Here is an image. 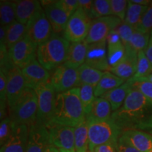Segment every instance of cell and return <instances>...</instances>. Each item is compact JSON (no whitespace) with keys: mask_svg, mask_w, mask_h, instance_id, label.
<instances>
[{"mask_svg":"<svg viewBox=\"0 0 152 152\" xmlns=\"http://www.w3.org/2000/svg\"><path fill=\"white\" fill-rule=\"evenodd\" d=\"M85 120L86 114L80 98L79 87L56 94L50 122L75 128Z\"/></svg>","mask_w":152,"mask_h":152,"instance_id":"7a4b0ae2","label":"cell"},{"mask_svg":"<svg viewBox=\"0 0 152 152\" xmlns=\"http://www.w3.org/2000/svg\"><path fill=\"white\" fill-rule=\"evenodd\" d=\"M77 71L80 86L88 85L95 87L98 85L104 73V72L87 65L85 63L77 68Z\"/></svg>","mask_w":152,"mask_h":152,"instance_id":"484cf974","label":"cell"},{"mask_svg":"<svg viewBox=\"0 0 152 152\" xmlns=\"http://www.w3.org/2000/svg\"><path fill=\"white\" fill-rule=\"evenodd\" d=\"M44 10L41 2L36 0L16 1V21L27 25Z\"/></svg>","mask_w":152,"mask_h":152,"instance_id":"ffe728a7","label":"cell"},{"mask_svg":"<svg viewBox=\"0 0 152 152\" xmlns=\"http://www.w3.org/2000/svg\"><path fill=\"white\" fill-rule=\"evenodd\" d=\"M122 22L123 20L114 16L94 19L85 41L89 45L106 40L110 33L116 29Z\"/></svg>","mask_w":152,"mask_h":152,"instance_id":"30bf717a","label":"cell"},{"mask_svg":"<svg viewBox=\"0 0 152 152\" xmlns=\"http://www.w3.org/2000/svg\"><path fill=\"white\" fill-rule=\"evenodd\" d=\"M148 7L132 3L130 1H128V9H127L124 22L132 26L133 28H136L143 17L144 13L147 11Z\"/></svg>","mask_w":152,"mask_h":152,"instance_id":"f546056e","label":"cell"},{"mask_svg":"<svg viewBox=\"0 0 152 152\" xmlns=\"http://www.w3.org/2000/svg\"><path fill=\"white\" fill-rule=\"evenodd\" d=\"M112 108L109 101L103 97H97L93 102L90 111L86 115L87 121H102L111 119Z\"/></svg>","mask_w":152,"mask_h":152,"instance_id":"603a6c76","label":"cell"},{"mask_svg":"<svg viewBox=\"0 0 152 152\" xmlns=\"http://www.w3.org/2000/svg\"><path fill=\"white\" fill-rule=\"evenodd\" d=\"M85 64L103 72L111 71L108 61V49L106 40L89 44Z\"/></svg>","mask_w":152,"mask_h":152,"instance_id":"5bb4252c","label":"cell"},{"mask_svg":"<svg viewBox=\"0 0 152 152\" xmlns=\"http://www.w3.org/2000/svg\"><path fill=\"white\" fill-rule=\"evenodd\" d=\"M150 33H142L137 30H134L128 46L136 52H145L149 42ZM128 46V45H127Z\"/></svg>","mask_w":152,"mask_h":152,"instance_id":"836d02e7","label":"cell"},{"mask_svg":"<svg viewBox=\"0 0 152 152\" xmlns=\"http://www.w3.org/2000/svg\"><path fill=\"white\" fill-rule=\"evenodd\" d=\"M125 80L118 77L110 71L104 72L103 76L94 88V94L96 98L101 97L106 93L117 88L124 84Z\"/></svg>","mask_w":152,"mask_h":152,"instance_id":"d4e9b609","label":"cell"},{"mask_svg":"<svg viewBox=\"0 0 152 152\" xmlns=\"http://www.w3.org/2000/svg\"><path fill=\"white\" fill-rule=\"evenodd\" d=\"M60 152H71V151H66V150H61L59 149Z\"/></svg>","mask_w":152,"mask_h":152,"instance_id":"681fc988","label":"cell"},{"mask_svg":"<svg viewBox=\"0 0 152 152\" xmlns=\"http://www.w3.org/2000/svg\"><path fill=\"white\" fill-rule=\"evenodd\" d=\"M89 126V151L93 152L95 147L102 144L117 143L123 130L111 118L107 121H87Z\"/></svg>","mask_w":152,"mask_h":152,"instance_id":"5b68a950","label":"cell"},{"mask_svg":"<svg viewBox=\"0 0 152 152\" xmlns=\"http://www.w3.org/2000/svg\"><path fill=\"white\" fill-rule=\"evenodd\" d=\"M4 73L7 77V104L9 108L25 90L26 85L20 68L13 65Z\"/></svg>","mask_w":152,"mask_h":152,"instance_id":"9a60e30c","label":"cell"},{"mask_svg":"<svg viewBox=\"0 0 152 152\" xmlns=\"http://www.w3.org/2000/svg\"><path fill=\"white\" fill-rule=\"evenodd\" d=\"M27 27L26 36L37 46L49 39L54 33L44 10L27 25Z\"/></svg>","mask_w":152,"mask_h":152,"instance_id":"7c38bea8","label":"cell"},{"mask_svg":"<svg viewBox=\"0 0 152 152\" xmlns=\"http://www.w3.org/2000/svg\"><path fill=\"white\" fill-rule=\"evenodd\" d=\"M75 152L89 151V126L87 120L76 126L74 132Z\"/></svg>","mask_w":152,"mask_h":152,"instance_id":"4316f807","label":"cell"},{"mask_svg":"<svg viewBox=\"0 0 152 152\" xmlns=\"http://www.w3.org/2000/svg\"><path fill=\"white\" fill-rule=\"evenodd\" d=\"M80 98L84 108L86 115L90 113L93 102L96 97L94 94L95 87L88 85H83L79 87Z\"/></svg>","mask_w":152,"mask_h":152,"instance_id":"d6a6232c","label":"cell"},{"mask_svg":"<svg viewBox=\"0 0 152 152\" xmlns=\"http://www.w3.org/2000/svg\"><path fill=\"white\" fill-rule=\"evenodd\" d=\"M37 45L26 36L9 49V59L13 65L21 69L37 58Z\"/></svg>","mask_w":152,"mask_h":152,"instance_id":"8fae6325","label":"cell"},{"mask_svg":"<svg viewBox=\"0 0 152 152\" xmlns=\"http://www.w3.org/2000/svg\"><path fill=\"white\" fill-rule=\"evenodd\" d=\"M129 81V80H128ZM132 83V89L138 90L142 94L152 101V83L149 81H134Z\"/></svg>","mask_w":152,"mask_h":152,"instance_id":"ab89813d","label":"cell"},{"mask_svg":"<svg viewBox=\"0 0 152 152\" xmlns=\"http://www.w3.org/2000/svg\"><path fill=\"white\" fill-rule=\"evenodd\" d=\"M70 44L64 37L53 33L49 39L37 46V59L47 71H52L65 63Z\"/></svg>","mask_w":152,"mask_h":152,"instance_id":"3957f363","label":"cell"},{"mask_svg":"<svg viewBox=\"0 0 152 152\" xmlns=\"http://www.w3.org/2000/svg\"><path fill=\"white\" fill-rule=\"evenodd\" d=\"M132 90V83L127 80L124 84L117 88L109 91V92L106 93L101 97H103L109 101V103L111 104L112 111L114 112L119 109L123 106L125 99L127 98L128 94Z\"/></svg>","mask_w":152,"mask_h":152,"instance_id":"cb8c5ba5","label":"cell"},{"mask_svg":"<svg viewBox=\"0 0 152 152\" xmlns=\"http://www.w3.org/2000/svg\"><path fill=\"white\" fill-rule=\"evenodd\" d=\"M149 132L150 133V134H152V130H150V131H149Z\"/></svg>","mask_w":152,"mask_h":152,"instance_id":"f907efd6","label":"cell"},{"mask_svg":"<svg viewBox=\"0 0 152 152\" xmlns=\"http://www.w3.org/2000/svg\"><path fill=\"white\" fill-rule=\"evenodd\" d=\"M142 33H150L152 30V1L135 28Z\"/></svg>","mask_w":152,"mask_h":152,"instance_id":"74e56055","label":"cell"},{"mask_svg":"<svg viewBox=\"0 0 152 152\" xmlns=\"http://www.w3.org/2000/svg\"><path fill=\"white\" fill-rule=\"evenodd\" d=\"M132 3L136 4L142 5V6H149L151 1L150 0H130Z\"/></svg>","mask_w":152,"mask_h":152,"instance_id":"bcb514c9","label":"cell"},{"mask_svg":"<svg viewBox=\"0 0 152 152\" xmlns=\"http://www.w3.org/2000/svg\"><path fill=\"white\" fill-rule=\"evenodd\" d=\"M16 20V1L1 0L0 1L1 26L7 27Z\"/></svg>","mask_w":152,"mask_h":152,"instance_id":"f1b7e54d","label":"cell"},{"mask_svg":"<svg viewBox=\"0 0 152 152\" xmlns=\"http://www.w3.org/2000/svg\"><path fill=\"white\" fill-rule=\"evenodd\" d=\"M149 152H152V150H151V151H149Z\"/></svg>","mask_w":152,"mask_h":152,"instance_id":"816d5d0a","label":"cell"},{"mask_svg":"<svg viewBox=\"0 0 152 152\" xmlns=\"http://www.w3.org/2000/svg\"><path fill=\"white\" fill-rule=\"evenodd\" d=\"M137 61L138 52L128 45L125 47L123 58L116 66L111 68L110 72L125 81L128 80L136 73Z\"/></svg>","mask_w":152,"mask_h":152,"instance_id":"ac0fdd59","label":"cell"},{"mask_svg":"<svg viewBox=\"0 0 152 152\" xmlns=\"http://www.w3.org/2000/svg\"><path fill=\"white\" fill-rule=\"evenodd\" d=\"M50 145L49 132L45 125L35 123L29 126L26 152H46Z\"/></svg>","mask_w":152,"mask_h":152,"instance_id":"e0dca14e","label":"cell"},{"mask_svg":"<svg viewBox=\"0 0 152 152\" xmlns=\"http://www.w3.org/2000/svg\"><path fill=\"white\" fill-rule=\"evenodd\" d=\"M35 91L38 104L36 123L45 125L52 118L56 92L49 81L37 87Z\"/></svg>","mask_w":152,"mask_h":152,"instance_id":"52a82bcc","label":"cell"},{"mask_svg":"<svg viewBox=\"0 0 152 152\" xmlns=\"http://www.w3.org/2000/svg\"><path fill=\"white\" fill-rule=\"evenodd\" d=\"M117 152H141L132 145L127 139L121 135L116 144Z\"/></svg>","mask_w":152,"mask_h":152,"instance_id":"60d3db41","label":"cell"},{"mask_svg":"<svg viewBox=\"0 0 152 152\" xmlns=\"http://www.w3.org/2000/svg\"><path fill=\"white\" fill-rule=\"evenodd\" d=\"M134 30H135V28H133L132 26H130V25L126 23L124 21H123L122 23L116 28L117 32L118 33L121 41H122L125 47H126L130 43Z\"/></svg>","mask_w":152,"mask_h":152,"instance_id":"f35d334b","label":"cell"},{"mask_svg":"<svg viewBox=\"0 0 152 152\" xmlns=\"http://www.w3.org/2000/svg\"><path fill=\"white\" fill-rule=\"evenodd\" d=\"M46 152H60V151H59V149H58L57 148L50 145L48 147V149H47Z\"/></svg>","mask_w":152,"mask_h":152,"instance_id":"7dc6e473","label":"cell"},{"mask_svg":"<svg viewBox=\"0 0 152 152\" xmlns=\"http://www.w3.org/2000/svg\"><path fill=\"white\" fill-rule=\"evenodd\" d=\"M137 81H149V82H150V83H152V73L150 74V75H148L147 77H144V78L138 80H137Z\"/></svg>","mask_w":152,"mask_h":152,"instance_id":"c3c4849f","label":"cell"},{"mask_svg":"<svg viewBox=\"0 0 152 152\" xmlns=\"http://www.w3.org/2000/svg\"><path fill=\"white\" fill-rule=\"evenodd\" d=\"M88 45L85 40L77 42H71L64 64L77 69L84 64L86 60Z\"/></svg>","mask_w":152,"mask_h":152,"instance_id":"44dd1931","label":"cell"},{"mask_svg":"<svg viewBox=\"0 0 152 152\" xmlns=\"http://www.w3.org/2000/svg\"><path fill=\"white\" fill-rule=\"evenodd\" d=\"M61 7L71 16L78 9V0H58Z\"/></svg>","mask_w":152,"mask_h":152,"instance_id":"b9f144b4","label":"cell"},{"mask_svg":"<svg viewBox=\"0 0 152 152\" xmlns=\"http://www.w3.org/2000/svg\"><path fill=\"white\" fill-rule=\"evenodd\" d=\"M29 127L26 125H15L10 137L1 147L0 152H26Z\"/></svg>","mask_w":152,"mask_h":152,"instance_id":"d6986e66","label":"cell"},{"mask_svg":"<svg viewBox=\"0 0 152 152\" xmlns=\"http://www.w3.org/2000/svg\"><path fill=\"white\" fill-rule=\"evenodd\" d=\"M21 71L26 81V87L34 90L41 85L49 82L50 79V71L44 68L37 58L21 68Z\"/></svg>","mask_w":152,"mask_h":152,"instance_id":"2e32d148","label":"cell"},{"mask_svg":"<svg viewBox=\"0 0 152 152\" xmlns=\"http://www.w3.org/2000/svg\"><path fill=\"white\" fill-rule=\"evenodd\" d=\"M40 2L54 33L59 35L64 33L71 16L61 7L58 1H41Z\"/></svg>","mask_w":152,"mask_h":152,"instance_id":"4fadbf2b","label":"cell"},{"mask_svg":"<svg viewBox=\"0 0 152 152\" xmlns=\"http://www.w3.org/2000/svg\"><path fill=\"white\" fill-rule=\"evenodd\" d=\"M37 96L33 89L26 87L15 103L9 108V116L15 125L28 127L37 121Z\"/></svg>","mask_w":152,"mask_h":152,"instance_id":"277c9868","label":"cell"},{"mask_svg":"<svg viewBox=\"0 0 152 152\" xmlns=\"http://www.w3.org/2000/svg\"><path fill=\"white\" fill-rule=\"evenodd\" d=\"M145 54L147 55V58H149L150 62L152 64V30L150 32V38H149V42L148 45V47L145 51Z\"/></svg>","mask_w":152,"mask_h":152,"instance_id":"f6af8a7d","label":"cell"},{"mask_svg":"<svg viewBox=\"0 0 152 152\" xmlns=\"http://www.w3.org/2000/svg\"><path fill=\"white\" fill-rule=\"evenodd\" d=\"M112 16H116L124 21L128 9V1L126 0H110Z\"/></svg>","mask_w":152,"mask_h":152,"instance_id":"d590c367","label":"cell"},{"mask_svg":"<svg viewBox=\"0 0 152 152\" xmlns=\"http://www.w3.org/2000/svg\"><path fill=\"white\" fill-rule=\"evenodd\" d=\"M109 16H112L109 0H95L93 1L91 12V18L92 20Z\"/></svg>","mask_w":152,"mask_h":152,"instance_id":"e575fe53","label":"cell"},{"mask_svg":"<svg viewBox=\"0 0 152 152\" xmlns=\"http://www.w3.org/2000/svg\"><path fill=\"white\" fill-rule=\"evenodd\" d=\"M111 118L123 131L152 130V101L132 89L123 106L112 113Z\"/></svg>","mask_w":152,"mask_h":152,"instance_id":"6da1fadb","label":"cell"},{"mask_svg":"<svg viewBox=\"0 0 152 152\" xmlns=\"http://www.w3.org/2000/svg\"><path fill=\"white\" fill-rule=\"evenodd\" d=\"M14 126L15 125L9 115L1 121V123H0V144H1V147L4 145L5 142L10 137Z\"/></svg>","mask_w":152,"mask_h":152,"instance_id":"8d00e7d4","label":"cell"},{"mask_svg":"<svg viewBox=\"0 0 152 152\" xmlns=\"http://www.w3.org/2000/svg\"><path fill=\"white\" fill-rule=\"evenodd\" d=\"M121 135L141 152H149L152 150V134L150 133L142 130H125L123 131Z\"/></svg>","mask_w":152,"mask_h":152,"instance_id":"7402d4cb","label":"cell"},{"mask_svg":"<svg viewBox=\"0 0 152 152\" xmlns=\"http://www.w3.org/2000/svg\"><path fill=\"white\" fill-rule=\"evenodd\" d=\"M108 61L111 68L117 65L125 54V47L122 42L114 44H107Z\"/></svg>","mask_w":152,"mask_h":152,"instance_id":"1f68e13d","label":"cell"},{"mask_svg":"<svg viewBox=\"0 0 152 152\" xmlns=\"http://www.w3.org/2000/svg\"><path fill=\"white\" fill-rule=\"evenodd\" d=\"M48 130L50 144L58 149L75 152V128L49 122L45 125Z\"/></svg>","mask_w":152,"mask_h":152,"instance_id":"ba28073f","label":"cell"},{"mask_svg":"<svg viewBox=\"0 0 152 152\" xmlns=\"http://www.w3.org/2000/svg\"><path fill=\"white\" fill-rule=\"evenodd\" d=\"M28 27L26 25L15 21L7 27V47L9 51L16 43L27 35Z\"/></svg>","mask_w":152,"mask_h":152,"instance_id":"83f0119b","label":"cell"},{"mask_svg":"<svg viewBox=\"0 0 152 152\" xmlns=\"http://www.w3.org/2000/svg\"><path fill=\"white\" fill-rule=\"evenodd\" d=\"M92 0H78V9H80L91 18V12L93 6Z\"/></svg>","mask_w":152,"mask_h":152,"instance_id":"ee69618b","label":"cell"},{"mask_svg":"<svg viewBox=\"0 0 152 152\" xmlns=\"http://www.w3.org/2000/svg\"><path fill=\"white\" fill-rule=\"evenodd\" d=\"M92 20L86 13L80 9H77L70 17L63 33V37L70 42L85 40Z\"/></svg>","mask_w":152,"mask_h":152,"instance_id":"8992f818","label":"cell"},{"mask_svg":"<svg viewBox=\"0 0 152 152\" xmlns=\"http://www.w3.org/2000/svg\"><path fill=\"white\" fill-rule=\"evenodd\" d=\"M49 82L56 94L80 87L78 71L62 64L50 71Z\"/></svg>","mask_w":152,"mask_h":152,"instance_id":"9c48e42d","label":"cell"},{"mask_svg":"<svg viewBox=\"0 0 152 152\" xmlns=\"http://www.w3.org/2000/svg\"><path fill=\"white\" fill-rule=\"evenodd\" d=\"M118 143V142H117ZM117 143L109 142V143L102 144L95 147L93 152H117L116 144Z\"/></svg>","mask_w":152,"mask_h":152,"instance_id":"7bdbcfd3","label":"cell"},{"mask_svg":"<svg viewBox=\"0 0 152 152\" xmlns=\"http://www.w3.org/2000/svg\"><path fill=\"white\" fill-rule=\"evenodd\" d=\"M152 73V64L147 58L145 52L140 51L138 52L137 66L136 73L132 77L129 79V81L134 82L138 80L144 78Z\"/></svg>","mask_w":152,"mask_h":152,"instance_id":"4dcf8cb0","label":"cell"}]
</instances>
